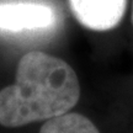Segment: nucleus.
<instances>
[{
	"instance_id": "1",
	"label": "nucleus",
	"mask_w": 133,
	"mask_h": 133,
	"mask_svg": "<svg viewBox=\"0 0 133 133\" xmlns=\"http://www.w3.org/2000/svg\"><path fill=\"white\" fill-rule=\"evenodd\" d=\"M79 95L78 75L68 63L31 51L20 59L15 83L0 91V124L21 127L64 115Z\"/></svg>"
},
{
	"instance_id": "2",
	"label": "nucleus",
	"mask_w": 133,
	"mask_h": 133,
	"mask_svg": "<svg viewBox=\"0 0 133 133\" xmlns=\"http://www.w3.org/2000/svg\"><path fill=\"white\" fill-rule=\"evenodd\" d=\"M59 14L46 0H0V35H43L58 26Z\"/></svg>"
},
{
	"instance_id": "3",
	"label": "nucleus",
	"mask_w": 133,
	"mask_h": 133,
	"mask_svg": "<svg viewBox=\"0 0 133 133\" xmlns=\"http://www.w3.org/2000/svg\"><path fill=\"white\" fill-rule=\"evenodd\" d=\"M70 11L84 27L107 31L121 22L127 0H68Z\"/></svg>"
},
{
	"instance_id": "4",
	"label": "nucleus",
	"mask_w": 133,
	"mask_h": 133,
	"mask_svg": "<svg viewBox=\"0 0 133 133\" xmlns=\"http://www.w3.org/2000/svg\"><path fill=\"white\" fill-rule=\"evenodd\" d=\"M39 133H100L90 119L81 114L66 112L47 119Z\"/></svg>"
},
{
	"instance_id": "5",
	"label": "nucleus",
	"mask_w": 133,
	"mask_h": 133,
	"mask_svg": "<svg viewBox=\"0 0 133 133\" xmlns=\"http://www.w3.org/2000/svg\"><path fill=\"white\" fill-rule=\"evenodd\" d=\"M132 21H133V10H132Z\"/></svg>"
}]
</instances>
